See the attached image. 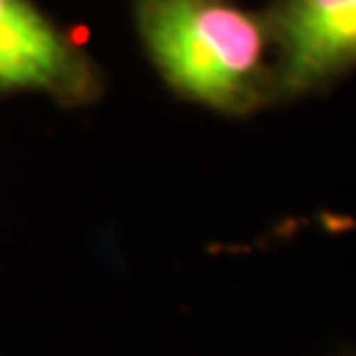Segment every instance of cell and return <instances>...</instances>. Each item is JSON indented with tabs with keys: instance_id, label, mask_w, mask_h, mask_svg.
Listing matches in <instances>:
<instances>
[{
	"instance_id": "7a4b0ae2",
	"label": "cell",
	"mask_w": 356,
	"mask_h": 356,
	"mask_svg": "<svg viewBox=\"0 0 356 356\" xmlns=\"http://www.w3.org/2000/svg\"><path fill=\"white\" fill-rule=\"evenodd\" d=\"M90 58L32 0H0V92H40L64 103L95 95Z\"/></svg>"
},
{
	"instance_id": "3957f363",
	"label": "cell",
	"mask_w": 356,
	"mask_h": 356,
	"mask_svg": "<svg viewBox=\"0 0 356 356\" xmlns=\"http://www.w3.org/2000/svg\"><path fill=\"white\" fill-rule=\"evenodd\" d=\"M264 22L275 92L301 95L356 64V0H277Z\"/></svg>"
},
{
	"instance_id": "6da1fadb",
	"label": "cell",
	"mask_w": 356,
	"mask_h": 356,
	"mask_svg": "<svg viewBox=\"0 0 356 356\" xmlns=\"http://www.w3.org/2000/svg\"><path fill=\"white\" fill-rule=\"evenodd\" d=\"M135 16L153 66L182 98L245 114L275 92L267 22L235 0H138Z\"/></svg>"
},
{
	"instance_id": "277c9868",
	"label": "cell",
	"mask_w": 356,
	"mask_h": 356,
	"mask_svg": "<svg viewBox=\"0 0 356 356\" xmlns=\"http://www.w3.org/2000/svg\"><path fill=\"white\" fill-rule=\"evenodd\" d=\"M338 356H356V354H351V351H341Z\"/></svg>"
}]
</instances>
